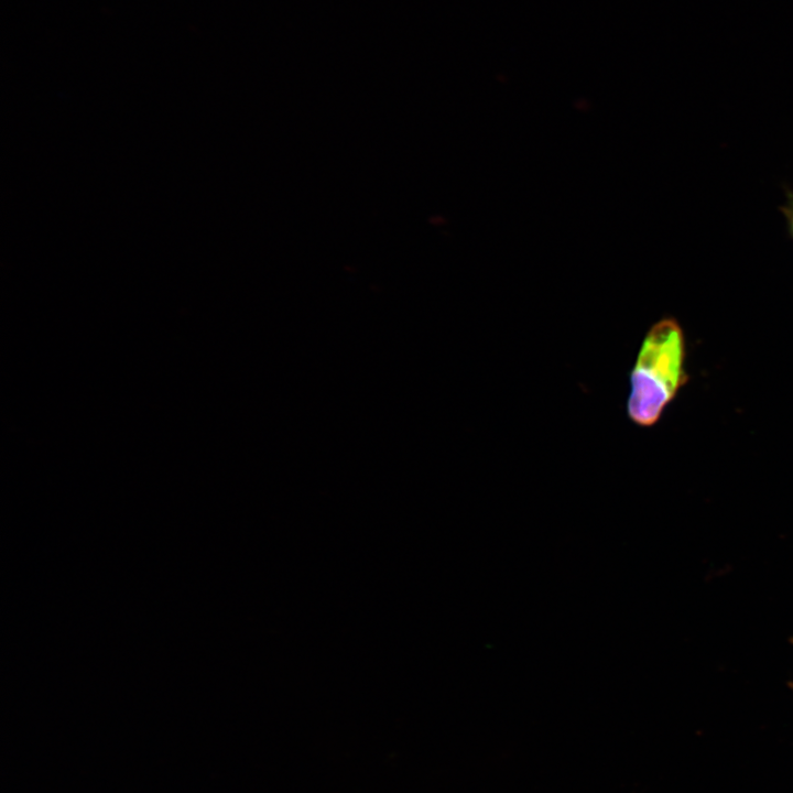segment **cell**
I'll return each instance as SVG.
<instances>
[{
    "label": "cell",
    "instance_id": "cell-1",
    "mask_svg": "<svg viewBox=\"0 0 793 793\" xmlns=\"http://www.w3.org/2000/svg\"><path fill=\"white\" fill-rule=\"evenodd\" d=\"M686 340L673 317L647 330L629 373L627 416L639 427L654 426L688 381Z\"/></svg>",
    "mask_w": 793,
    "mask_h": 793
},
{
    "label": "cell",
    "instance_id": "cell-2",
    "mask_svg": "<svg viewBox=\"0 0 793 793\" xmlns=\"http://www.w3.org/2000/svg\"><path fill=\"white\" fill-rule=\"evenodd\" d=\"M786 202L779 209L783 214L786 222L789 236L793 240V191L785 188Z\"/></svg>",
    "mask_w": 793,
    "mask_h": 793
}]
</instances>
